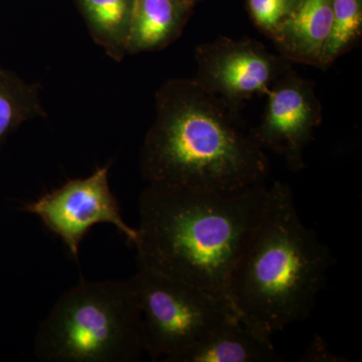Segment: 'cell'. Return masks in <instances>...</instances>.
Wrapping results in <instances>:
<instances>
[{"mask_svg":"<svg viewBox=\"0 0 362 362\" xmlns=\"http://www.w3.org/2000/svg\"><path fill=\"white\" fill-rule=\"evenodd\" d=\"M332 21V0H300L273 42L291 63L321 68Z\"/></svg>","mask_w":362,"mask_h":362,"instance_id":"obj_9","label":"cell"},{"mask_svg":"<svg viewBox=\"0 0 362 362\" xmlns=\"http://www.w3.org/2000/svg\"><path fill=\"white\" fill-rule=\"evenodd\" d=\"M300 361L337 362L344 361V359H342V357H338L333 354L322 338L315 337L314 340H312L306 352L301 356Z\"/></svg>","mask_w":362,"mask_h":362,"instance_id":"obj_16","label":"cell"},{"mask_svg":"<svg viewBox=\"0 0 362 362\" xmlns=\"http://www.w3.org/2000/svg\"><path fill=\"white\" fill-rule=\"evenodd\" d=\"M256 130L264 149L282 156L293 171L304 168V153L322 121V106L313 83L291 68L266 94Z\"/></svg>","mask_w":362,"mask_h":362,"instance_id":"obj_8","label":"cell"},{"mask_svg":"<svg viewBox=\"0 0 362 362\" xmlns=\"http://www.w3.org/2000/svg\"><path fill=\"white\" fill-rule=\"evenodd\" d=\"M269 337L233 318L195 343L173 362L284 361Z\"/></svg>","mask_w":362,"mask_h":362,"instance_id":"obj_10","label":"cell"},{"mask_svg":"<svg viewBox=\"0 0 362 362\" xmlns=\"http://www.w3.org/2000/svg\"><path fill=\"white\" fill-rule=\"evenodd\" d=\"M90 35L109 58L122 62L128 54L135 0H76Z\"/></svg>","mask_w":362,"mask_h":362,"instance_id":"obj_12","label":"cell"},{"mask_svg":"<svg viewBox=\"0 0 362 362\" xmlns=\"http://www.w3.org/2000/svg\"><path fill=\"white\" fill-rule=\"evenodd\" d=\"M141 311L145 352L173 362L230 319V305L211 293L139 267L129 278Z\"/></svg>","mask_w":362,"mask_h":362,"instance_id":"obj_5","label":"cell"},{"mask_svg":"<svg viewBox=\"0 0 362 362\" xmlns=\"http://www.w3.org/2000/svg\"><path fill=\"white\" fill-rule=\"evenodd\" d=\"M42 85L28 83L0 66V150L23 124L47 113L40 99Z\"/></svg>","mask_w":362,"mask_h":362,"instance_id":"obj_13","label":"cell"},{"mask_svg":"<svg viewBox=\"0 0 362 362\" xmlns=\"http://www.w3.org/2000/svg\"><path fill=\"white\" fill-rule=\"evenodd\" d=\"M144 352L130 279L80 281L57 300L35 337L40 361L134 362Z\"/></svg>","mask_w":362,"mask_h":362,"instance_id":"obj_4","label":"cell"},{"mask_svg":"<svg viewBox=\"0 0 362 362\" xmlns=\"http://www.w3.org/2000/svg\"><path fill=\"white\" fill-rule=\"evenodd\" d=\"M332 264L328 247L302 223L291 188L275 181L230 276L228 303L240 323L271 338L311 315Z\"/></svg>","mask_w":362,"mask_h":362,"instance_id":"obj_3","label":"cell"},{"mask_svg":"<svg viewBox=\"0 0 362 362\" xmlns=\"http://www.w3.org/2000/svg\"><path fill=\"white\" fill-rule=\"evenodd\" d=\"M300 0H246L252 23L269 39L273 40L291 16Z\"/></svg>","mask_w":362,"mask_h":362,"instance_id":"obj_15","label":"cell"},{"mask_svg":"<svg viewBox=\"0 0 362 362\" xmlns=\"http://www.w3.org/2000/svg\"><path fill=\"white\" fill-rule=\"evenodd\" d=\"M362 37V0H332V21L321 69L329 68Z\"/></svg>","mask_w":362,"mask_h":362,"instance_id":"obj_14","label":"cell"},{"mask_svg":"<svg viewBox=\"0 0 362 362\" xmlns=\"http://www.w3.org/2000/svg\"><path fill=\"white\" fill-rule=\"evenodd\" d=\"M110 163L97 168L90 176L66 181L23 206L26 213L39 216L49 232L64 243L74 259H78L81 244L95 226H115L129 244L137 242V228L124 221L120 204L109 182Z\"/></svg>","mask_w":362,"mask_h":362,"instance_id":"obj_6","label":"cell"},{"mask_svg":"<svg viewBox=\"0 0 362 362\" xmlns=\"http://www.w3.org/2000/svg\"><path fill=\"white\" fill-rule=\"evenodd\" d=\"M151 187L232 192L264 185L268 156L240 106L194 78H171L157 90L156 118L140 150Z\"/></svg>","mask_w":362,"mask_h":362,"instance_id":"obj_1","label":"cell"},{"mask_svg":"<svg viewBox=\"0 0 362 362\" xmlns=\"http://www.w3.org/2000/svg\"><path fill=\"white\" fill-rule=\"evenodd\" d=\"M187 1L192 2V4H194L195 6V4H199V2L204 1V0H187Z\"/></svg>","mask_w":362,"mask_h":362,"instance_id":"obj_17","label":"cell"},{"mask_svg":"<svg viewBox=\"0 0 362 362\" xmlns=\"http://www.w3.org/2000/svg\"><path fill=\"white\" fill-rule=\"evenodd\" d=\"M194 7L187 0H135L128 54L160 51L175 42Z\"/></svg>","mask_w":362,"mask_h":362,"instance_id":"obj_11","label":"cell"},{"mask_svg":"<svg viewBox=\"0 0 362 362\" xmlns=\"http://www.w3.org/2000/svg\"><path fill=\"white\" fill-rule=\"evenodd\" d=\"M268 190L265 183L232 192L148 185L139 199L138 266L230 305V276L261 221Z\"/></svg>","mask_w":362,"mask_h":362,"instance_id":"obj_2","label":"cell"},{"mask_svg":"<svg viewBox=\"0 0 362 362\" xmlns=\"http://www.w3.org/2000/svg\"><path fill=\"white\" fill-rule=\"evenodd\" d=\"M194 80L221 99L240 106L255 96H266L292 63L251 39L220 37L195 49Z\"/></svg>","mask_w":362,"mask_h":362,"instance_id":"obj_7","label":"cell"}]
</instances>
